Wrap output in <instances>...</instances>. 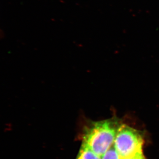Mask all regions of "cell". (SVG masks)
Instances as JSON below:
<instances>
[{
	"instance_id": "6da1fadb",
	"label": "cell",
	"mask_w": 159,
	"mask_h": 159,
	"mask_svg": "<svg viewBox=\"0 0 159 159\" xmlns=\"http://www.w3.org/2000/svg\"><path fill=\"white\" fill-rule=\"evenodd\" d=\"M117 117L100 121H87L83 125L79 138L82 144L101 157L113 145L122 123Z\"/></svg>"
},
{
	"instance_id": "7a4b0ae2",
	"label": "cell",
	"mask_w": 159,
	"mask_h": 159,
	"mask_svg": "<svg viewBox=\"0 0 159 159\" xmlns=\"http://www.w3.org/2000/svg\"><path fill=\"white\" fill-rule=\"evenodd\" d=\"M145 139L143 132L122 122L118 129L114 145L121 159L143 152Z\"/></svg>"
},
{
	"instance_id": "3957f363",
	"label": "cell",
	"mask_w": 159,
	"mask_h": 159,
	"mask_svg": "<svg viewBox=\"0 0 159 159\" xmlns=\"http://www.w3.org/2000/svg\"><path fill=\"white\" fill-rule=\"evenodd\" d=\"M75 159H101V157L95 154L89 147L81 144L78 155Z\"/></svg>"
},
{
	"instance_id": "277c9868",
	"label": "cell",
	"mask_w": 159,
	"mask_h": 159,
	"mask_svg": "<svg viewBox=\"0 0 159 159\" xmlns=\"http://www.w3.org/2000/svg\"><path fill=\"white\" fill-rule=\"evenodd\" d=\"M101 159H121L115 148L114 145L111 146L110 148L101 157Z\"/></svg>"
},
{
	"instance_id": "5b68a950",
	"label": "cell",
	"mask_w": 159,
	"mask_h": 159,
	"mask_svg": "<svg viewBox=\"0 0 159 159\" xmlns=\"http://www.w3.org/2000/svg\"><path fill=\"white\" fill-rule=\"evenodd\" d=\"M123 159H147L146 157L144 156L143 152H139L134 155L133 156L128 157Z\"/></svg>"
},
{
	"instance_id": "8992f818",
	"label": "cell",
	"mask_w": 159,
	"mask_h": 159,
	"mask_svg": "<svg viewBox=\"0 0 159 159\" xmlns=\"http://www.w3.org/2000/svg\"><path fill=\"white\" fill-rule=\"evenodd\" d=\"M1 35H2L1 31V30H0V37H1Z\"/></svg>"
}]
</instances>
